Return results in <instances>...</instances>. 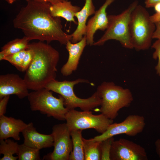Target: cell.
Returning <instances> with one entry per match:
<instances>
[{
    "label": "cell",
    "instance_id": "6da1fadb",
    "mask_svg": "<svg viewBox=\"0 0 160 160\" xmlns=\"http://www.w3.org/2000/svg\"><path fill=\"white\" fill-rule=\"evenodd\" d=\"M27 2L13 20L15 28L20 29L30 41L37 40L49 44L56 41L65 45L71 41V34L63 31L60 17L51 15L50 3L33 0Z\"/></svg>",
    "mask_w": 160,
    "mask_h": 160
},
{
    "label": "cell",
    "instance_id": "7a4b0ae2",
    "mask_svg": "<svg viewBox=\"0 0 160 160\" xmlns=\"http://www.w3.org/2000/svg\"><path fill=\"white\" fill-rule=\"evenodd\" d=\"M28 48L33 57L23 79L28 89L37 90L56 79L60 54L48 43L41 41L29 43Z\"/></svg>",
    "mask_w": 160,
    "mask_h": 160
},
{
    "label": "cell",
    "instance_id": "3957f363",
    "mask_svg": "<svg viewBox=\"0 0 160 160\" xmlns=\"http://www.w3.org/2000/svg\"><path fill=\"white\" fill-rule=\"evenodd\" d=\"M96 92L101 99L100 112L112 120L117 117L121 109L129 107L133 100L129 89L116 85L113 82H103Z\"/></svg>",
    "mask_w": 160,
    "mask_h": 160
},
{
    "label": "cell",
    "instance_id": "277c9868",
    "mask_svg": "<svg viewBox=\"0 0 160 160\" xmlns=\"http://www.w3.org/2000/svg\"><path fill=\"white\" fill-rule=\"evenodd\" d=\"M156 28L155 23L143 7L138 5L132 12L129 24L131 41L133 48L145 50L151 46Z\"/></svg>",
    "mask_w": 160,
    "mask_h": 160
},
{
    "label": "cell",
    "instance_id": "5b68a950",
    "mask_svg": "<svg viewBox=\"0 0 160 160\" xmlns=\"http://www.w3.org/2000/svg\"><path fill=\"white\" fill-rule=\"evenodd\" d=\"M82 83H89V82L80 78L72 81H59L55 79L48 83L45 88L62 96L64 100L65 106L68 110L79 108L82 111H90L100 105L101 99L97 92L86 99L76 95L73 91L74 87Z\"/></svg>",
    "mask_w": 160,
    "mask_h": 160
},
{
    "label": "cell",
    "instance_id": "8992f818",
    "mask_svg": "<svg viewBox=\"0 0 160 160\" xmlns=\"http://www.w3.org/2000/svg\"><path fill=\"white\" fill-rule=\"evenodd\" d=\"M138 5V1H135L121 13L108 15L107 28L101 38L95 42L93 45L101 46L108 40H115L126 48L133 49L130 35L129 24L132 12Z\"/></svg>",
    "mask_w": 160,
    "mask_h": 160
},
{
    "label": "cell",
    "instance_id": "52a82bcc",
    "mask_svg": "<svg viewBox=\"0 0 160 160\" xmlns=\"http://www.w3.org/2000/svg\"><path fill=\"white\" fill-rule=\"evenodd\" d=\"M52 91L44 88L30 93L27 97L32 111H40L48 117L60 121L65 120L68 110L65 106L63 98L54 97Z\"/></svg>",
    "mask_w": 160,
    "mask_h": 160
},
{
    "label": "cell",
    "instance_id": "ba28073f",
    "mask_svg": "<svg viewBox=\"0 0 160 160\" xmlns=\"http://www.w3.org/2000/svg\"><path fill=\"white\" fill-rule=\"evenodd\" d=\"M65 120L70 131L93 129L101 134L104 132L113 121L102 113L95 115L90 111H79L74 109L68 110Z\"/></svg>",
    "mask_w": 160,
    "mask_h": 160
},
{
    "label": "cell",
    "instance_id": "9c48e42d",
    "mask_svg": "<svg viewBox=\"0 0 160 160\" xmlns=\"http://www.w3.org/2000/svg\"><path fill=\"white\" fill-rule=\"evenodd\" d=\"M54 147L52 152L44 157L51 160H68L73 149L70 131L66 123L53 126L52 133Z\"/></svg>",
    "mask_w": 160,
    "mask_h": 160
},
{
    "label": "cell",
    "instance_id": "30bf717a",
    "mask_svg": "<svg viewBox=\"0 0 160 160\" xmlns=\"http://www.w3.org/2000/svg\"><path fill=\"white\" fill-rule=\"evenodd\" d=\"M145 126V119L143 116L130 115L121 122L112 123L104 132L91 139L94 141L101 142L121 134L135 136L142 132Z\"/></svg>",
    "mask_w": 160,
    "mask_h": 160
},
{
    "label": "cell",
    "instance_id": "8fae6325",
    "mask_svg": "<svg viewBox=\"0 0 160 160\" xmlns=\"http://www.w3.org/2000/svg\"><path fill=\"white\" fill-rule=\"evenodd\" d=\"M111 160H147L145 149L140 145L124 138L114 140L112 144Z\"/></svg>",
    "mask_w": 160,
    "mask_h": 160
},
{
    "label": "cell",
    "instance_id": "7c38bea8",
    "mask_svg": "<svg viewBox=\"0 0 160 160\" xmlns=\"http://www.w3.org/2000/svg\"><path fill=\"white\" fill-rule=\"evenodd\" d=\"M24 80L18 75L7 73L0 76V99L15 95L20 99L27 97L29 92Z\"/></svg>",
    "mask_w": 160,
    "mask_h": 160
},
{
    "label": "cell",
    "instance_id": "4fadbf2b",
    "mask_svg": "<svg viewBox=\"0 0 160 160\" xmlns=\"http://www.w3.org/2000/svg\"><path fill=\"white\" fill-rule=\"evenodd\" d=\"M115 0H106L94 15L88 20L87 24L86 38L87 44L92 46L94 43V37L98 30H106L108 25V20L106 12L108 7Z\"/></svg>",
    "mask_w": 160,
    "mask_h": 160
},
{
    "label": "cell",
    "instance_id": "5bb4252c",
    "mask_svg": "<svg viewBox=\"0 0 160 160\" xmlns=\"http://www.w3.org/2000/svg\"><path fill=\"white\" fill-rule=\"evenodd\" d=\"M87 45L86 35L79 41L75 43L69 41L65 48L69 55L67 62L62 67L60 71L62 75L68 76L77 69L79 61L83 50Z\"/></svg>",
    "mask_w": 160,
    "mask_h": 160
},
{
    "label": "cell",
    "instance_id": "9a60e30c",
    "mask_svg": "<svg viewBox=\"0 0 160 160\" xmlns=\"http://www.w3.org/2000/svg\"><path fill=\"white\" fill-rule=\"evenodd\" d=\"M21 133L24 139L23 143L28 146L40 150L53 146L52 134L46 135L38 132L32 122L28 124Z\"/></svg>",
    "mask_w": 160,
    "mask_h": 160
},
{
    "label": "cell",
    "instance_id": "2e32d148",
    "mask_svg": "<svg viewBox=\"0 0 160 160\" xmlns=\"http://www.w3.org/2000/svg\"><path fill=\"white\" fill-rule=\"evenodd\" d=\"M27 124L22 120L4 115L0 116V140L11 137L20 140V132L26 127Z\"/></svg>",
    "mask_w": 160,
    "mask_h": 160
},
{
    "label": "cell",
    "instance_id": "e0dca14e",
    "mask_svg": "<svg viewBox=\"0 0 160 160\" xmlns=\"http://www.w3.org/2000/svg\"><path fill=\"white\" fill-rule=\"evenodd\" d=\"M84 0L85 3L83 7L75 14V17L77 18L78 22L76 29L71 34L72 38L71 41L73 43L79 41L86 35L87 19L96 11L93 0Z\"/></svg>",
    "mask_w": 160,
    "mask_h": 160
},
{
    "label": "cell",
    "instance_id": "ac0fdd59",
    "mask_svg": "<svg viewBox=\"0 0 160 160\" xmlns=\"http://www.w3.org/2000/svg\"><path fill=\"white\" fill-rule=\"evenodd\" d=\"M81 9L78 6L73 5L71 1H64L56 4H51L50 11L52 16L62 17L67 21L72 22L77 25L74 17L75 14Z\"/></svg>",
    "mask_w": 160,
    "mask_h": 160
},
{
    "label": "cell",
    "instance_id": "d6986e66",
    "mask_svg": "<svg viewBox=\"0 0 160 160\" xmlns=\"http://www.w3.org/2000/svg\"><path fill=\"white\" fill-rule=\"evenodd\" d=\"M30 41L25 36L22 38H17L7 42L1 48L0 60L8 55L14 54L28 48Z\"/></svg>",
    "mask_w": 160,
    "mask_h": 160
},
{
    "label": "cell",
    "instance_id": "ffe728a7",
    "mask_svg": "<svg viewBox=\"0 0 160 160\" xmlns=\"http://www.w3.org/2000/svg\"><path fill=\"white\" fill-rule=\"evenodd\" d=\"M81 130L70 131L73 149L69 160H85L83 137Z\"/></svg>",
    "mask_w": 160,
    "mask_h": 160
},
{
    "label": "cell",
    "instance_id": "44dd1931",
    "mask_svg": "<svg viewBox=\"0 0 160 160\" xmlns=\"http://www.w3.org/2000/svg\"><path fill=\"white\" fill-rule=\"evenodd\" d=\"M85 160H101V142L83 138Z\"/></svg>",
    "mask_w": 160,
    "mask_h": 160
},
{
    "label": "cell",
    "instance_id": "7402d4cb",
    "mask_svg": "<svg viewBox=\"0 0 160 160\" xmlns=\"http://www.w3.org/2000/svg\"><path fill=\"white\" fill-rule=\"evenodd\" d=\"M19 144L10 139L0 140V154L3 155L0 160H16L18 157L14 156L17 153Z\"/></svg>",
    "mask_w": 160,
    "mask_h": 160
},
{
    "label": "cell",
    "instance_id": "603a6c76",
    "mask_svg": "<svg viewBox=\"0 0 160 160\" xmlns=\"http://www.w3.org/2000/svg\"><path fill=\"white\" fill-rule=\"evenodd\" d=\"M39 150L23 143L19 144L16 155L18 160H39L40 159Z\"/></svg>",
    "mask_w": 160,
    "mask_h": 160
},
{
    "label": "cell",
    "instance_id": "cb8c5ba5",
    "mask_svg": "<svg viewBox=\"0 0 160 160\" xmlns=\"http://www.w3.org/2000/svg\"><path fill=\"white\" fill-rule=\"evenodd\" d=\"M27 49L7 56L3 58V60L8 61L18 70L21 71L22 62Z\"/></svg>",
    "mask_w": 160,
    "mask_h": 160
},
{
    "label": "cell",
    "instance_id": "d4e9b609",
    "mask_svg": "<svg viewBox=\"0 0 160 160\" xmlns=\"http://www.w3.org/2000/svg\"><path fill=\"white\" fill-rule=\"evenodd\" d=\"M114 140L113 137H111L101 141L100 145L101 160H111V151L112 144Z\"/></svg>",
    "mask_w": 160,
    "mask_h": 160
},
{
    "label": "cell",
    "instance_id": "484cf974",
    "mask_svg": "<svg viewBox=\"0 0 160 160\" xmlns=\"http://www.w3.org/2000/svg\"><path fill=\"white\" fill-rule=\"evenodd\" d=\"M33 50L28 48L23 60L21 68V71H25L31 63L33 57Z\"/></svg>",
    "mask_w": 160,
    "mask_h": 160
},
{
    "label": "cell",
    "instance_id": "4316f807",
    "mask_svg": "<svg viewBox=\"0 0 160 160\" xmlns=\"http://www.w3.org/2000/svg\"><path fill=\"white\" fill-rule=\"evenodd\" d=\"M152 47L155 49V51L153 54V58L158 60L155 69L157 74L160 76V40H157L153 44Z\"/></svg>",
    "mask_w": 160,
    "mask_h": 160
},
{
    "label": "cell",
    "instance_id": "83f0119b",
    "mask_svg": "<svg viewBox=\"0 0 160 160\" xmlns=\"http://www.w3.org/2000/svg\"><path fill=\"white\" fill-rule=\"evenodd\" d=\"M9 97L10 95H7L0 99V116L4 115L6 112Z\"/></svg>",
    "mask_w": 160,
    "mask_h": 160
},
{
    "label": "cell",
    "instance_id": "f1b7e54d",
    "mask_svg": "<svg viewBox=\"0 0 160 160\" xmlns=\"http://www.w3.org/2000/svg\"><path fill=\"white\" fill-rule=\"evenodd\" d=\"M156 28L153 36V39L160 40V20L155 23Z\"/></svg>",
    "mask_w": 160,
    "mask_h": 160
},
{
    "label": "cell",
    "instance_id": "f546056e",
    "mask_svg": "<svg viewBox=\"0 0 160 160\" xmlns=\"http://www.w3.org/2000/svg\"><path fill=\"white\" fill-rule=\"evenodd\" d=\"M160 2V0H145V3L147 8L153 7L156 3Z\"/></svg>",
    "mask_w": 160,
    "mask_h": 160
},
{
    "label": "cell",
    "instance_id": "4dcf8cb0",
    "mask_svg": "<svg viewBox=\"0 0 160 160\" xmlns=\"http://www.w3.org/2000/svg\"><path fill=\"white\" fill-rule=\"evenodd\" d=\"M28 2L29 1L33 0L41 2H46L50 3L52 4H56L59 2L67 1L68 0H24Z\"/></svg>",
    "mask_w": 160,
    "mask_h": 160
},
{
    "label": "cell",
    "instance_id": "1f68e13d",
    "mask_svg": "<svg viewBox=\"0 0 160 160\" xmlns=\"http://www.w3.org/2000/svg\"><path fill=\"white\" fill-rule=\"evenodd\" d=\"M151 21L154 23L160 20V13H156L150 16Z\"/></svg>",
    "mask_w": 160,
    "mask_h": 160
},
{
    "label": "cell",
    "instance_id": "d6a6232c",
    "mask_svg": "<svg viewBox=\"0 0 160 160\" xmlns=\"http://www.w3.org/2000/svg\"><path fill=\"white\" fill-rule=\"evenodd\" d=\"M156 150L160 159V139H158L155 142Z\"/></svg>",
    "mask_w": 160,
    "mask_h": 160
},
{
    "label": "cell",
    "instance_id": "836d02e7",
    "mask_svg": "<svg viewBox=\"0 0 160 160\" xmlns=\"http://www.w3.org/2000/svg\"><path fill=\"white\" fill-rule=\"evenodd\" d=\"M156 13H160V2L156 3L153 7Z\"/></svg>",
    "mask_w": 160,
    "mask_h": 160
},
{
    "label": "cell",
    "instance_id": "e575fe53",
    "mask_svg": "<svg viewBox=\"0 0 160 160\" xmlns=\"http://www.w3.org/2000/svg\"><path fill=\"white\" fill-rule=\"evenodd\" d=\"M17 0H6V1L9 4H12Z\"/></svg>",
    "mask_w": 160,
    "mask_h": 160
}]
</instances>
